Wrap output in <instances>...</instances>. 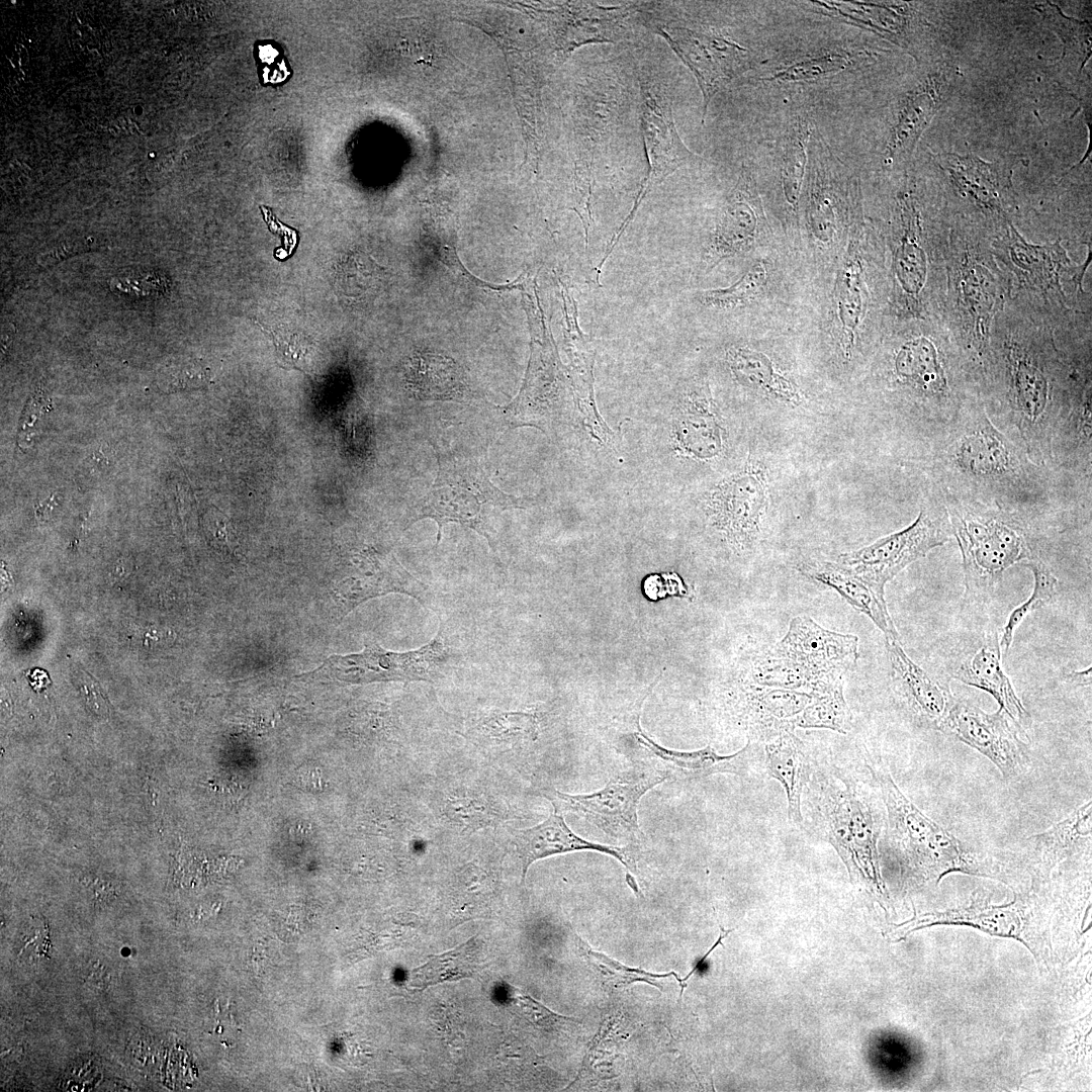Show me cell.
<instances>
[{"label":"cell","instance_id":"obj_1","mask_svg":"<svg viewBox=\"0 0 1092 1092\" xmlns=\"http://www.w3.org/2000/svg\"><path fill=\"white\" fill-rule=\"evenodd\" d=\"M928 443L929 477L942 496L996 506L1030 522L1054 502L1053 469L1032 462L979 401L966 399Z\"/></svg>","mask_w":1092,"mask_h":1092},{"label":"cell","instance_id":"obj_2","mask_svg":"<svg viewBox=\"0 0 1092 1092\" xmlns=\"http://www.w3.org/2000/svg\"><path fill=\"white\" fill-rule=\"evenodd\" d=\"M942 499L963 557L966 599L987 598L1009 567L1037 556L1031 522L1024 517L977 502Z\"/></svg>","mask_w":1092,"mask_h":1092},{"label":"cell","instance_id":"obj_3","mask_svg":"<svg viewBox=\"0 0 1092 1092\" xmlns=\"http://www.w3.org/2000/svg\"><path fill=\"white\" fill-rule=\"evenodd\" d=\"M887 809L888 845L924 880L936 883L950 872L985 876L963 843L926 816L883 769L869 766Z\"/></svg>","mask_w":1092,"mask_h":1092},{"label":"cell","instance_id":"obj_4","mask_svg":"<svg viewBox=\"0 0 1092 1092\" xmlns=\"http://www.w3.org/2000/svg\"><path fill=\"white\" fill-rule=\"evenodd\" d=\"M842 782L844 788L824 776L815 775L810 788L813 817L825 839L843 860L849 876L856 873L871 891L887 896L879 866L877 819L856 786L844 779Z\"/></svg>","mask_w":1092,"mask_h":1092},{"label":"cell","instance_id":"obj_5","mask_svg":"<svg viewBox=\"0 0 1092 1092\" xmlns=\"http://www.w3.org/2000/svg\"><path fill=\"white\" fill-rule=\"evenodd\" d=\"M524 503L495 487L477 463L440 458L437 477L422 502L417 520L430 518L437 522V544L443 526L458 523L483 536L492 548L491 518L507 509L524 508Z\"/></svg>","mask_w":1092,"mask_h":1092},{"label":"cell","instance_id":"obj_6","mask_svg":"<svg viewBox=\"0 0 1092 1092\" xmlns=\"http://www.w3.org/2000/svg\"><path fill=\"white\" fill-rule=\"evenodd\" d=\"M951 535L942 496L931 486L912 524L870 545L840 554L837 562L885 595L889 581L932 549L947 543Z\"/></svg>","mask_w":1092,"mask_h":1092},{"label":"cell","instance_id":"obj_7","mask_svg":"<svg viewBox=\"0 0 1092 1092\" xmlns=\"http://www.w3.org/2000/svg\"><path fill=\"white\" fill-rule=\"evenodd\" d=\"M450 659V649L440 628L430 642L416 650L390 651L370 642L359 653L328 657L304 676L349 684L389 680L433 682Z\"/></svg>","mask_w":1092,"mask_h":1092},{"label":"cell","instance_id":"obj_8","mask_svg":"<svg viewBox=\"0 0 1092 1092\" xmlns=\"http://www.w3.org/2000/svg\"><path fill=\"white\" fill-rule=\"evenodd\" d=\"M644 24L660 35L693 73L703 96L704 123L713 97L749 68L748 51L721 33L674 20L645 15Z\"/></svg>","mask_w":1092,"mask_h":1092},{"label":"cell","instance_id":"obj_9","mask_svg":"<svg viewBox=\"0 0 1092 1092\" xmlns=\"http://www.w3.org/2000/svg\"><path fill=\"white\" fill-rule=\"evenodd\" d=\"M768 472L750 452L742 468L709 492L706 512L713 526L739 550L751 549L761 532L768 507Z\"/></svg>","mask_w":1092,"mask_h":1092},{"label":"cell","instance_id":"obj_10","mask_svg":"<svg viewBox=\"0 0 1092 1092\" xmlns=\"http://www.w3.org/2000/svg\"><path fill=\"white\" fill-rule=\"evenodd\" d=\"M641 131L648 162L646 176L640 186L634 205L608 245L600 266L603 267L618 245L647 193L685 165L702 158L684 143L676 129L671 102L647 79L640 82Z\"/></svg>","mask_w":1092,"mask_h":1092},{"label":"cell","instance_id":"obj_11","mask_svg":"<svg viewBox=\"0 0 1092 1092\" xmlns=\"http://www.w3.org/2000/svg\"><path fill=\"white\" fill-rule=\"evenodd\" d=\"M806 674L815 692L843 680L857 662L858 637L827 630L806 615L793 618L785 636L766 651Z\"/></svg>","mask_w":1092,"mask_h":1092},{"label":"cell","instance_id":"obj_12","mask_svg":"<svg viewBox=\"0 0 1092 1092\" xmlns=\"http://www.w3.org/2000/svg\"><path fill=\"white\" fill-rule=\"evenodd\" d=\"M937 729L986 756L1006 780L1019 777L1028 766L1024 730L1001 708L988 713L968 700L956 699Z\"/></svg>","mask_w":1092,"mask_h":1092},{"label":"cell","instance_id":"obj_13","mask_svg":"<svg viewBox=\"0 0 1092 1092\" xmlns=\"http://www.w3.org/2000/svg\"><path fill=\"white\" fill-rule=\"evenodd\" d=\"M664 780L652 774L617 778L593 794L570 795L555 790L548 798L555 810L577 814L609 836L637 843L641 834L637 816L639 801Z\"/></svg>","mask_w":1092,"mask_h":1092},{"label":"cell","instance_id":"obj_14","mask_svg":"<svg viewBox=\"0 0 1092 1092\" xmlns=\"http://www.w3.org/2000/svg\"><path fill=\"white\" fill-rule=\"evenodd\" d=\"M634 5L602 6L593 2H566L551 9H531L544 21L563 59L576 49L594 43H615L625 34V20Z\"/></svg>","mask_w":1092,"mask_h":1092},{"label":"cell","instance_id":"obj_15","mask_svg":"<svg viewBox=\"0 0 1092 1092\" xmlns=\"http://www.w3.org/2000/svg\"><path fill=\"white\" fill-rule=\"evenodd\" d=\"M885 645L894 692L919 723L937 729L956 701L948 682L915 663L899 638L885 636Z\"/></svg>","mask_w":1092,"mask_h":1092},{"label":"cell","instance_id":"obj_16","mask_svg":"<svg viewBox=\"0 0 1092 1092\" xmlns=\"http://www.w3.org/2000/svg\"><path fill=\"white\" fill-rule=\"evenodd\" d=\"M678 450L694 459L711 460L724 449L725 431L709 385L703 379L688 384L673 416Z\"/></svg>","mask_w":1092,"mask_h":1092},{"label":"cell","instance_id":"obj_17","mask_svg":"<svg viewBox=\"0 0 1092 1092\" xmlns=\"http://www.w3.org/2000/svg\"><path fill=\"white\" fill-rule=\"evenodd\" d=\"M634 738L640 761L665 780L691 781L715 774L744 775L753 754L750 740L738 752L720 755L710 745L695 751L666 749L641 731L635 733Z\"/></svg>","mask_w":1092,"mask_h":1092},{"label":"cell","instance_id":"obj_18","mask_svg":"<svg viewBox=\"0 0 1092 1092\" xmlns=\"http://www.w3.org/2000/svg\"><path fill=\"white\" fill-rule=\"evenodd\" d=\"M390 593L411 596L424 606L427 587L394 561L376 554L360 556L358 562L335 587L339 613L345 616L361 603Z\"/></svg>","mask_w":1092,"mask_h":1092},{"label":"cell","instance_id":"obj_19","mask_svg":"<svg viewBox=\"0 0 1092 1092\" xmlns=\"http://www.w3.org/2000/svg\"><path fill=\"white\" fill-rule=\"evenodd\" d=\"M813 695L762 686L743 689L734 700L735 717L755 738L771 740L785 731H793Z\"/></svg>","mask_w":1092,"mask_h":1092},{"label":"cell","instance_id":"obj_20","mask_svg":"<svg viewBox=\"0 0 1092 1092\" xmlns=\"http://www.w3.org/2000/svg\"><path fill=\"white\" fill-rule=\"evenodd\" d=\"M513 844L521 862L522 882L529 867L536 860L554 854L576 850H595L616 857L627 870H636L635 843L617 847L587 841L574 834L566 825L561 812H554L542 823L513 831Z\"/></svg>","mask_w":1092,"mask_h":1092},{"label":"cell","instance_id":"obj_21","mask_svg":"<svg viewBox=\"0 0 1092 1092\" xmlns=\"http://www.w3.org/2000/svg\"><path fill=\"white\" fill-rule=\"evenodd\" d=\"M1001 653L998 634H987L961 659L950 676L989 693L999 708L1023 730L1031 718L1004 671Z\"/></svg>","mask_w":1092,"mask_h":1092},{"label":"cell","instance_id":"obj_22","mask_svg":"<svg viewBox=\"0 0 1092 1092\" xmlns=\"http://www.w3.org/2000/svg\"><path fill=\"white\" fill-rule=\"evenodd\" d=\"M997 249L1021 283L1042 293L1053 291L1064 297L1061 275L1078 268L1070 265L1066 251L1059 243L1030 245L1011 224L1006 236L998 242Z\"/></svg>","mask_w":1092,"mask_h":1092},{"label":"cell","instance_id":"obj_23","mask_svg":"<svg viewBox=\"0 0 1092 1092\" xmlns=\"http://www.w3.org/2000/svg\"><path fill=\"white\" fill-rule=\"evenodd\" d=\"M936 159L964 195L985 209L1003 211L1011 184L1006 168L975 156L940 154Z\"/></svg>","mask_w":1092,"mask_h":1092},{"label":"cell","instance_id":"obj_24","mask_svg":"<svg viewBox=\"0 0 1092 1092\" xmlns=\"http://www.w3.org/2000/svg\"><path fill=\"white\" fill-rule=\"evenodd\" d=\"M799 569L805 575L838 593L852 608L869 617L885 634L899 638L888 612L885 595L876 590L866 580L838 562L802 563Z\"/></svg>","mask_w":1092,"mask_h":1092},{"label":"cell","instance_id":"obj_25","mask_svg":"<svg viewBox=\"0 0 1092 1092\" xmlns=\"http://www.w3.org/2000/svg\"><path fill=\"white\" fill-rule=\"evenodd\" d=\"M404 380L412 394L421 400H456L467 391L461 367L451 358L428 351L416 352L406 359Z\"/></svg>","mask_w":1092,"mask_h":1092},{"label":"cell","instance_id":"obj_26","mask_svg":"<svg viewBox=\"0 0 1092 1092\" xmlns=\"http://www.w3.org/2000/svg\"><path fill=\"white\" fill-rule=\"evenodd\" d=\"M765 761L768 776L778 780L785 789L789 818L804 828L801 814V795L809 783L811 762L803 742L793 731H785L765 745Z\"/></svg>","mask_w":1092,"mask_h":1092},{"label":"cell","instance_id":"obj_27","mask_svg":"<svg viewBox=\"0 0 1092 1092\" xmlns=\"http://www.w3.org/2000/svg\"><path fill=\"white\" fill-rule=\"evenodd\" d=\"M1020 901L1016 896L1011 903L995 906L987 901L976 898L973 903L965 908L949 909L943 912L925 913L920 917L914 916L898 926L910 922H916L914 928L908 932L934 924H967L978 927L994 935L1013 936L1020 940L1021 917L1023 911Z\"/></svg>","mask_w":1092,"mask_h":1092},{"label":"cell","instance_id":"obj_28","mask_svg":"<svg viewBox=\"0 0 1092 1092\" xmlns=\"http://www.w3.org/2000/svg\"><path fill=\"white\" fill-rule=\"evenodd\" d=\"M942 82L935 77L907 96L887 147L889 159H903L913 152L920 135L942 104Z\"/></svg>","mask_w":1092,"mask_h":1092},{"label":"cell","instance_id":"obj_29","mask_svg":"<svg viewBox=\"0 0 1092 1092\" xmlns=\"http://www.w3.org/2000/svg\"><path fill=\"white\" fill-rule=\"evenodd\" d=\"M726 359L738 380L764 395L792 405L803 401L798 385L779 371L765 354L747 347H732Z\"/></svg>","mask_w":1092,"mask_h":1092},{"label":"cell","instance_id":"obj_30","mask_svg":"<svg viewBox=\"0 0 1092 1092\" xmlns=\"http://www.w3.org/2000/svg\"><path fill=\"white\" fill-rule=\"evenodd\" d=\"M758 228L754 201L736 191L722 210L711 238L708 258L717 264L744 251L753 242Z\"/></svg>","mask_w":1092,"mask_h":1092},{"label":"cell","instance_id":"obj_31","mask_svg":"<svg viewBox=\"0 0 1092 1092\" xmlns=\"http://www.w3.org/2000/svg\"><path fill=\"white\" fill-rule=\"evenodd\" d=\"M482 941L474 936L457 947L431 957L412 971V988L424 990L433 985L476 978L484 968Z\"/></svg>","mask_w":1092,"mask_h":1092},{"label":"cell","instance_id":"obj_32","mask_svg":"<svg viewBox=\"0 0 1092 1092\" xmlns=\"http://www.w3.org/2000/svg\"><path fill=\"white\" fill-rule=\"evenodd\" d=\"M537 732L534 713L492 710L480 716L468 734L482 743L514 745L534 741Z\"/></svg>","mask_w":1092,"mask_h":1092},{"label":"cell","instance_id":"obj_33","mask_svg":"<svg viewBox=\"0 0 1092 1092\" xmlns=\"http://www.w3.org/2000/svg\"><path fill=\"white\" fill-rule=\"evenodd\" d=\"M837 314L842 334L840 349L846 359L852 356L855 332L863 313V289L860 263L849 259L837 282Z\"/></svg>","mask_w":1092,"mask_h":1092},{"label":"cell","instance_id":"obj_34","mask_svg":"<svg viewBox=\"0 0 1092 1092\" xmlns=\"http://www.w3.org/2000/svg\"><path fill=\"white\" fill-rule=\"evenodd\" d=\"M1092 804L1086 802L1069 816L1045 831L1031 835L1027 840L1035 849L1052 855L1063 856L1080 845L1091 841Z\"/></svg>","mask_w":1092,"mask_h":1092},{"label":"cell","instance_id":"obj_35","mask_svg":"<svg viewBox=\"0 0 1092 1092\" xmlns=\"http://www.w3.org/2000/svg\"><path fill=\"white\" fill-rule=\"evenodd\" d=\"M903 217L905 234L895 257V271L902 289L907 294L916 296L924 285L926 266L924 252L918 241V213L908 201L904 206Z\"/></svg>","mask_w":1092,"mask_h":1092},{"label":"cell","instance_id":"obj_36","mask_svg":"<svg viewBox=\"0 0 1092 1092\" xmlns=\"http://www.w3.org/2000/svg\"><path fill=\"white\" fill-rule=\"evenodd\" d=\"M576 938L581 956L598 976L600 982L607 987L621 988L635 982H644L662 990V987L657 983V980L673 976L680 985L679 997L681 998L684 990L688 986V984L684 983L682 979L674 972L653 974L639 968L627 967L610 957L597 951L579 936H576Z\"/></svg>","mask_w":1092,"mask_h":1092},{"label":"cell","instance_id":"obj_37","mask_svg":"<svg viewBox=\"0 0 1092 1092\" xmlns=\"http://www.w3.org/2000/svg\"><path fill=\"white\" fill-rule=\"evenodd\" d=\"M1021 565L1032 572L1034 585L1028 600L1017 606V608L1010 613L1002 630L999 644L1001 652L1004 654H1008L1013 641L1014 632L1023 619L1029 613L1049 605L1056 595L1058 579L1038 556L1021 563Z\"/></svg>","mask_w":1092,"mask_h":1092},{"label":"cell","instance_id":"obj_38","mask_svg":"<svg viewBox=\"0 0 1092 1092\" xmlns=\"http://www.w3.org/2000/svg\"><path fill=\"white\" fill-rule=\"evenodd\" d=\"M812 695L813 700L799 716L796 727L824 728L845 733L850 714L844 699L842 681Z\"/></svg>","mask_w":1092,"mask_h":1092},{"label":"cell","instance_id":"obj_39","mask_svg":"<svg viewBox=\"0 0 1092 1092\" xmlns=\"http://www.w3.org/2000/svg\"><path fill=\"white\" fill-rule=\"evenodd\" d=\"M767 280V270L762 262L752 265L742 277L729 287L705 290L697 293L701 303L716 308H732L753 299L760 293Z\"/></svg>","mask_w":1092,"mask_h":1092},{"label":"cell","instance_id":"obj_40","mask_svg":"<svg viewBox=\"0 0 1092 1092\" xmlns=\"http://www.w3.org/2000/svg\"><path fill=\"white\" fill-rule=\"evenodd\" d=\"M1048 25L1059 35L1064 43V52L1069 50L1079 54L1083 65L1091 55V29L1087 21L1070 18L1052 3L1037 4Z\"/></svg>","mask_w":1092,"mask_h":1092},{"label":"cell","instance_id":"obj_41","mask_svg":"<svg viewBox=\"0 0 1092 1092\" xmlns=\"http://www.w3.org/2000/svg\"><path fill=\"white\" fill-rule=\"evenodd\" d=\"M808 130L805 126L794 134L789 143L782 167V184L789 204L797 206L804 177L807 155Z\"/></svg>","mask_w":1092,"mask_h":1092},{"label":"cell","instance_id":"obj_42","mask_svg":"<svg viewBox=\"0 0 1092 1092\" xmlns=\"http://www.w3.org/2000/svg\"><path fill=\"white\" fill-rule=\"evenodd\" d=\"M848 59L839 54H827L794 63L766 78L768 81L799 82L827 77L843 70Z\"/></svg>","mask_w":1092,"mask_h":1092},{"label":"cell","instance_id":"obj_43","mask_svg":"<svg viewBox=\"0 0 1092 1092\" xmlns=\"http://www.w3.org/2000/svg\"><path fill=\"white\" fill-rule=\"evenodd\" d=\"M593 159L580 160L575 164L574 207L584 229L585 249L588 248L589 230L593 225L592 195L594 186Z\"/></svg>","mask_w":1092,"mask_h":1092},{"label":"cell","instance_id":"obj_44","mask_svg":"<svg viewBox=\"0 0 1092 1092\" xmlns=\"http://www.w3.org/2000/svg\"><path fill=\"white\" fill-rule=\"evenodd\" d=\"M170 386L183 387L199 385L206 381L207 375L198 367L187 366L171 374Z\"/></svg>","mask_w":1092,"mask_h":1092},{"label":"cell","instance_id":"obj_45","mask_svg":"<svg viewBox=\"0 0 1092 1092\" xmlns=\"http://www.w3.org/2000/svg\"><path fill=\"white\" fill-rule=\"evenodd\" d=\"M132 570V562L127 557H121L112 566L109 577L112 581L125 578Z\"/></svg>","mask_w":1092,"mask_h":1092},{"label":"cell","instance_id":"obj_46","mask_svg":"<svg viewBox=\"0 0 1092 1092\" xmlns=\"http://www.w3.org/2000/svg\"><path fill=\"white\" fill-rule=\"evenodd\" d=\"M1091 678L1092 677H1091V667L1090 666L1088 668L1083 669V670H1073V671L1069 672L1068 674H1066V679L1068 681L1072 682L1073 685L1080 686V687H1090L1091 686Z\"/></svg>","mask_w":1092,"mask_h":1092},{"label":"cell","instance_id":"obj_47","mask_svg":"<svg viewBox=\"0 0 1092 1092\" xmlns=\"http://www.w3.org/2000/svg\"><path fill=\"white\" fill-rule=\"evenodd\" d=\"M720 929H721V934L719 935V937H718L717 941H716V942H715V943H714V944L712 945V947H711V948H710V949H709V950H708V951H707V952H706V953H705V954H704V956H703V957H702V958H701V959H700V960H699V961L697 962V964L695 965V967L693 968V970H692V971H691V972L689 973V975H688L687 977H685V978L682 979L684 983H686V982H687V981H688V980L690 979V977H691V976H692V975H693V974H694V973H695L696 971H698V970H699V968H700V967L702 966V964H703V963H704V962L706 961V959H707V958L709 957V954H710V953H711V952H712V951H713V950H714V949H715V948H716V947H717V946H718L719 944H721V943H722L721 941L723 940V938H724V937H726V936H727V935H728V934H729V933H730L731 931H733V929H729V930H724V928H723L722 926L720 927ZM686 984H687V983H686Z\"/></svg>","mask_w":1092,"mask_h":1092},{"label":"cell","instance_id":"obj_48","mask_svg":"<svg viewBox=\"0 0 1092 1092\" xmlns=\"http://www.w3.org/2000/svg\"><path fill=\"white\" fill-rule=\"evenodd\" d=\"M92 462L98 467H103L108 464V460L103 455L101 448L92 454Z\"/></svg>","mask_w":1092,"mask_h":1092}]
</instances>
